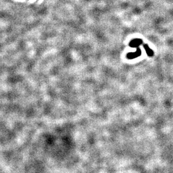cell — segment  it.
Returning <instances> with one entry per match:
<instances>
[{
	"instance_id": "cell-2",
	"label": "cell",
	"mask_w": 173,
	"mask_h": 173,
	"mask_svg": "<svg viewBox=\"0 0 173 173\" xmlns=\"http://www.w3.org/2000/svg\"><path fill=\"white\" fill-rule=\"evenodd\" d=\"M142 43H143V41L141 39H134L129 42V46L131 48H137L139 47L142 44Z\"/></svg>"
},
{
	"instance_id": "cell-1",
	"label": "cell",
	"mask_w": 173,
	"mask_h": 173,
	"mask_svg": "<svg viewBox=\"0 0 173 173\" xmlns=\"http://www.w3.org/2000/svg\"><path fill=\"white\" fill-rule=\"evenodd\" d=\"M142 54V52L139 47L136 48V51L135 52L128 53L127 54V58L128 59H133L136 58L140 57Z\"/></svg>"
},
{
	"instance_id": "cell-3",
	"label": "cell",
	"mask_w": 173,
	"mask_h": 173,
	"mask_svg": "<svg viewBox=\"0 0 173 173\" xmlns=\"http://www.w3.org/2000/svg\"><path fill=\"white\" fill-rule=\"evenodd\" d=\"M143 48H144V49H145V51H146V54H148V56L151 57H153V56H154V51H153V49H151L149 47V46H148V44H144V45H143Z\"/></svg>"
}]
</instances>
